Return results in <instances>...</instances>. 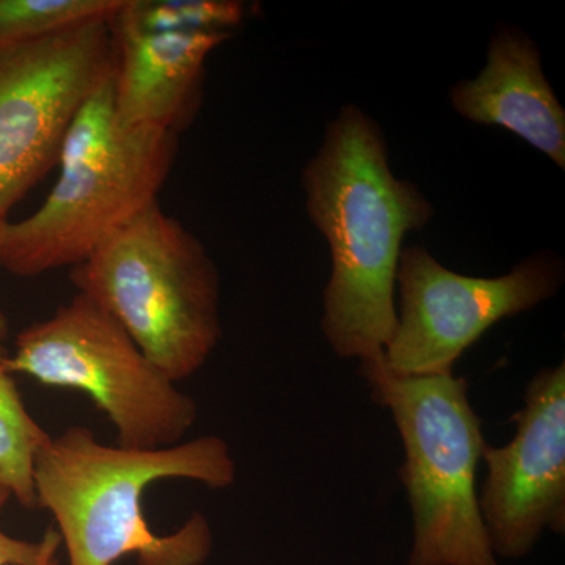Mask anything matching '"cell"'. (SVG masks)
Listing matches in <instances>:
<instances>
[{
	"label": "cell",
	"instance_id": "obj_1",
	"mask_svg": "<svg viewBox=\"0 0 565 565\" xmlns=\"http://www.w3.org/2000/svg\"><path fill=\"white\" fill-rule=\"evenodd\" d=\"M388 158L377 122L344 106L303 170L308 215L332 255L321 329L340 359L366 362L384 353L397 323L401 244L434 215L415 184L394 177Z\"/></svg>",
	"mask_w": 565,
	"mask_h": 565
},
{
	"label": "cell",
	"instance_id": "obj_2",
	"mask_svg": "<svg viewBox=\"0 0 565 565\" xmlns=\"http://www.w3.org/2000/svg\"><path fill=\"white\" fill-rule=\"evenodd\" d=\"M163 479H188L210 489L236 481L228 444L215 435L161 449L103 445L87 427L50 438L33 468L36 509L50 512L70 565H203L212 530L202 512L172 534H156L143 514V494Z\"/></svg>",
	"mask_w": 565,
	"mask_h": 565
},
{
	"label": "cell",
	"instance_id": "obj_3",
	"mask_svg": "<svg viewBox=\"0 0 565 565\" xmlns=\"http://www.w3.org/2000/svg\"><path fill=\"white\" fill-rule=\"evenodd\" d=\"M177 151V134L118 118L107 81L71 121L50 195L33 214L0 226V267L36 277L85 262L158 202Z\"/></svg>",
	"mask_w": 565,
	"mask_h": 565
},
{
	"label": "cell",
	"instance_id": "obj_4",
	"mask_svg": "<svg viewBox=\"0 0 565 565\" xmlns=\"http://www.w3.org/2000/svg\"><path fill=\"white\" fill-rule=\"evenodd\" d=\"M71 281L174 384L199 373L221 341L217 267L159 202L74 266Z\"/></svg>",
	"mask_w": 565,
	"mask_h": 565
},
{
	"label": "cell",
	"instance_id": "obj_5",
	"mask_svg": "<svg viewBox=\"0 0 565 565\" xmlns=\"http://www.w3.org/2000/svg\"><path fill=\"white\" fill-rule=\"evenodd\" d=\"M360 374L403 438L401 481L414 515L405 565H501L479 512L476 470L487 441L467 381L396 374L384 353L362 362Z\"/></svg>",
	"mask_w": 565,
	"mask_h": 565
},
{
	"label": "cell",
	"instance_id": "obj_6",
	"mask_svg": "<svg viewBox=\"0 0 565 565\" xmlns=\"http://www.w3.org/2000/svg\"><path fill=\"white\" fill-rule=\"evenodd\" d=\"M11 374L87 394L117 430L118 446L161 449L181 444L199 407L150 362L120 323L77 292L51 318L22 330Z\"/></svg>",
	"mask_w": 565,
	"mask_h": 565
},
{
	"label": "cell",
	"instance_id": "obj_7",
	"mask_svg": "<svg viewBox=\"0 0 565 565\" xmlns=\"http://www.w3.org/2000/svg\"><path fill=\"white\" fill-rule=\"evenodd\" d=\"M110 21L0 50V226L57 162L71 121L111 77Z\"/></svg>",
	"mask_w": 565,
	"mask_h": 565
},
{
	"label": "cell",
	"instance_id": "obj_8",
	"mask_svg": "<svg viewBox=\"0 0 565 565\" xmlns=\"http://www.w3.org/2000/svg\"><path fill=\"white\" fill-rule=\"evenodd\" d=\"M396 282L401 315L384 351L386 366L401 375H448L494 323L553 299L564 264L541 252L501 277H465L415 245L401 250Z\"/></svg>",
	"mask_w": 565,
	"mask_h": 565
},
{
	"label": "cell",
	"instance_id": "obj_9",
	"mask_svg": "<svg viewBox=\"0 0 565 565\" xmlns=\"http://www.w3.org/2000/svg\"><path fill=\"white\" fill-rule=\"evenodd\" d=\"M511 444L482 448L479 512L494 556L522 559L545 531L565 533V363L531 379Z\"/></svg>",
	"mask_w": 565,
	"mask_h": 565
},
{
	"label": "cell",
	"instance_id": "obj_10",
	"mask_svg": "<svg viewBox=\"0 0 565 565\" xmlns=\"http://www.w3.org/2000/svg\"><path fill=\"white\" fill-rule=\"evenodd\" d=\"M111 35L110 90L118 118L125 125L180 136L202 104L211 52L232 35L114 31Z\"/></svg>",
	"mask_w": 565,
	"mask_h": 565
},
{
	"label": "cell",
	"instance_id": "obj_11",
	"mask_svg": "<svg viewBox=\"0 0 565 565\" xmlns=\"http://www.w3.org/2000/svg\"><path fill=\"white\" fill-rule=\"evenodd\" d=\"M451 103L467 120L508 129L565 169V111L525 32L505 25L494 33L484 70L456 84Z\"/></svg>",
	"mask_w": 565,
	"mask_h": 565
},
{
	"label": "cell",
	"instance_id": "obj_12",
	"mask_svg": "<svg viewBox=\"0 0 565 565\" xmlns=\"http://www.w3.org/2000/svg\"><path fill=\"white\" fill-rule=\"evenodd\" d=\"M10 353L0 338V484L29 511L36 509L33 468L51 435L29 414L7 367Z\"/></svg>",
	"mask_w": 565,
	"mask_h": 565
},
{
	"label": "cell",
	"instance_id": "obj_13",
	"mask_svg": "<svg viewBox=\"0 0 565 565\" xmlns=\"http://www.w3.org/2000/svg\"><path fill=\"white\" fill-rule=\"evenodd\" d=\"M247 17L236 0H125L111 31L118 33H223L233 35Z\"/></svg>",
	"mask_w": 565,
	"mask_h": 565
},
{
	"label": "cell",
	"instance_id": "obj_14",
	"mask_svg": "<svg viewBox=\"0 0 565 565\" xmlns=\"http://www.w3.org/2000/svg\"><path fill=\"white\" fill-rule=\"evenodd\" d=\"M125 0H0V50L111 21Z\"/></svg>",
	"mask_w": 565,
	"mask_h": 565
},
{
	"label": "cell",
	"instance_id": "obj_15",
	"mask_svg": "<svg viewBox=\"0 0 565 565\" xmlns=\"http://www.w3.org/2000/svg\"><path fill=\"white\" fill-rule=\"evenodd\" d=\"M11 494L0 484V509ZM62 539L57 531L50 530L40 542L22 541L11 537L0 530V565H61L57 559Z\"/></svg>",
	"mask_w": 565,
	"mask_h": 565
},
{
	"label": "cell",
	"instance_id": "obj_16",
	"mask_svg": "<svg viewBox=\"0 0 565 565\" xmlns=\"http://www.w3.org/2000/svg\"><path fill=\"white\" fill-rule=\"evenodd\" d=\"M7 333H9V322H7V316L0 308V338L6 340Z\"/></svg>",
	"mask_w": 565,
	"mask_h": 565
}]
</instances>
